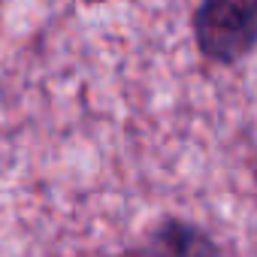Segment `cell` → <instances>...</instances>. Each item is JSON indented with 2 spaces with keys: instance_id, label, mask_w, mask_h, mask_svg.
I'll use <instances>...</instances> for the list:
<instances>
[{
  "instance_id": "1",
  "label": "cell",
  "mask_w": 257,
  "mask_h": 257,
  "mask_svg": "<svg viewBox=\"0 0 257 257\" xmlns=\"http://www.w3.org/2000/svg\"><path fill=\"white\" fill-rule=\"evenodd\" d=\"M194 46L215 67H236L257 52V0H197Z\"/></svg>"
},
{
  "instance_id": "2",
  "label": "cell",
  "mask_w": 257,
  "mask_h": 257,
  "mask_svg": "<svg viewBox=\"0 0 257 257\" xmlns=\"http://www.w3.org/2000/svg\"><path fill=\"white\" fill-rule=\"evenodd\" d=\"M124 257H224V251L203 224L164 215L124 251Z\"/></svg>"
},
{
  "instance_id": "3",
  "label": "cell",
  "mask_w": 257,
  "mask_h": 257,
  "mask_svg": "<svg viewBox=\"0 0 257 257\" xmlns=\"http://www.w3.org/2000/svg\"><path fill=\"white\" fill-rule=\"evenodd\" d=\"M0 7H4V0H0Z\"/></svg>"
}]
</instances>
